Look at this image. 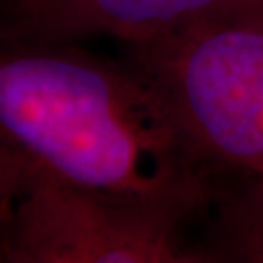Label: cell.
I'll use <instances>...</instances> for the list:
<instances>
[{"label": "cell", "instance_id": "6da1fadb", "mask_svg": "<svg viewBox=\"0 0 263 263\" xmlns=\"http://www.w3.org/2000/svg\"><path fill=\"white\" fill-rule=\"evenodd\" d=\"M2 142L63 178L179 218L213 199L197 158L152 86L70 47L37 43L0 63Z\"/></svg>", "mask_w": 263, "mask_h": 263}, {"label": "cell", "instance_id": "5b68a950", "mask_svg": "<svg viewBox=\"0 0 263 263\" xmlns=\"http://www.w3.org/2000/svg\"><path fill=\"white\" fill-rule=\"evenodd\" d=\"M215 254L230 261L263 263V176H244L222 199Z\"/></svg>", "mask_w": 263, "mask_h": 263}, {"label": "cell", "instance_id": "277c9868", "mask_svg": "<svg viewBox=\"0 0 263 263\" xmlns=\"http://www.w3.org/2000/svg\"><path fill=\"white\" fill-rule=\"evenodd\" d=\"M20 33L39 43L109 35L125 45L220 20L263 16V0H14Z\"/></svg>", "mask_w": 263, "mask_h": 263}, {"label": "cell", "instance_id": "8992f818", "mask_svg": "<svg viewBox=\"0 0 263 263\" xmlns=\"http://www.w3.org/2000/svg\"><path fill=\"white\" fill-rule=\"evenodd\" d=\"M8 2H10V4H12V2H14V0H8Z\"/></svg>", "mask_w": 263, "mask_h": 263}, {"label": "cell", "instance_id": "7a4b0ae2", "mask_svg": "<svg viewBox=\"0 0 263 263\" xmlns=\"http://www.w3.org/2000/svg\"><path fill=\"white\" fill-rule=\"evenodd\" d=\"M197 158L263 176V16L220 20L127 45Z\"/></svg>", "mask_w": 263, "mask_h": 263}, {"label": "cell", "instance_id": "3957f363", "mask_svg": "<svg viewBox=\"0 0 263 263\" xmlns=\"http://www.w3.org/2000/svg\"><path fill=\"white\" fill-rule=\"evenodd\" d=\"M4 263L205 261L179 236L183 218L63 178L2 142Z\"/></svg>", "mask_w": 263, "mask_h": 263}]
</instances>
